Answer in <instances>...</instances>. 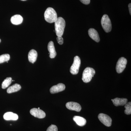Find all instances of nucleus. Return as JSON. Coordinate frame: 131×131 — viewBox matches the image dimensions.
Segmentation results:
<instances>
[{"mask_svg":"<svg viewBox=\"0 0 131 131\" xmlns=\"http://www.w3.org/2000/svg\"><path fill=\"white\" fill-rule=\"evenodd\" d=\"M65 86L64 84L62 83H59L56 85H54L50 89V92L51 94L57 93L64 91L65 90Z\"/></svg>","mask_w":131,"mask_h":131,"instance_id":"9d476101","label":"nucleus"},{"mask_svg":"<svg viewBox=\"0 0 131 131\" xmlns=\"http://www.w3.org/2000/svg\"><path fill=\"white\" fill-rule=\"evenodd\" d=\"M12 78L11 77L7 78L3 82L2 84V88L3 89H5L8 87L12 83Z\"/></svg>","mask_w":131,"mask_h":131,"instance_id":"6ab92c4d","label":"nucleus"},{"mask_svg":"<svg viewBox=\"0 0 131 131\" xmlns=\"http://www.w3.org/2000/svg\"><path fill=\"white\" fill-rule=\"evenodd\" d=\"M23 21V17L19 15H16L12 16L11 19L12 24L14 25H19L21 24Z\"/></svg>","mask_w":131,"mask_h":131,"instance_id":"dca6fc26","label":"nucleus"},{"mask_svg":"<svg viewBox=\"0 0 131 131\" xmlns=\"http://www.w3.org/2000/svg\"><path fill=\"white\" fill-rule=\"evenodd\" d=\"M46 131H58V127L55 125H51L47 128Z\"/></svg>","mask_w":131,"mask_h":131,"instance_id":"4be33fe9","label":"nucleus"},{"mask_svg":"<svg viewBox=\"0 0 131 131\" xmlns=\"http://www.w3.org/2000/svg\"><path fill=\"white\" fill-rule=\"evenodd\" d=\"M21 89V86L20 84H14L13 86L9 87L7 89V93H8L11 94L14 92H17L20 90Z\"/></svg>","mask_w":131,"mask_h":131,"instance_id":"a211bd4d","label":"nucleus"},{"mask_svg":"<svg viewBox=\"0 0 131 131\" xmlns=\"http://www.w3.org/2000/svg\"><path fill=\"white\" fill-rule=\"evenodd\" d=\"M95 74V71L93 68L87 67L83 71L82 80L84 83L89 82Z\"/></svg>","mask_w":131,"mask_h":131,"instance_id":"7ed1b4c3","label":"nucleus"},{"mask_svg":"<svg viewBox=\"0 0 131 131\" xmlns=\"http://www.w3.org/2000/svg\"><path fill=\"white\" fill-rule=\"evenodd\" d=\"M30 113L33 116L38 118H43L46 117V114L45 112L38 108H32L30 110Z\"/></svg>","mask_w":131,"mask_h":131,"instance_id":"6e6552de","label":"nucleus"},{"mask_svg":"<svg viewBox=\"0 0 131 131\" xmlns=\"http://www.w3.org/2000/svg\"><path fill=\"white\" fill-rule=\"evenodd\" d=\"M127 60L124 57L120 58L118 60L116 64V70L117 73H122L126 67Z\"/></svg>","mask_w":131,"mask_h":131,"instance_id":"423d86ee","label":"nucleus"},{"mask_svg":"<svg viewBox=\"0 0 131 131\" xmlns=\"http://www.w3.org/2000/svg\"><path fill=\"white\" fill-rule=\"evenodd\" d=\"M128 7H129V12H130V15H131V3H130V4H129V6H128Z\"/></svg>","mask_w":131,"mask_h":131,"instance_id":"393cba45","label":"nucleus"},{"mask_svg":"<svg viewBox=\"0 0 131 131\" xmlns=\"http://www.w3.org/2000/svg\"><path fill=\"white\" fill-rule=\"evenodd\" d=\"M73 120L78 126H83L86 124V120L83 117L80 116H75L73 117Z\"/></svg>","mask_w":131,"mask_h":131,"instance_id":"f3484780","label":"nucleus"},{"mask_svg":"<svg viewBox=\"0 0 131 131\" xmlns=\"http://www.w3.org/2000/svg\"><path fill=\"white\" fill-rule=\"evenodd\" d=\"M37 57L38 53L37 51L34 49H32L28 53V61L30 62L34 63L37 60Z\"/></svg>","mask_w":131,"mask_h":131,"instance_id":"2eb2a0df","label":"nucleus"},{"mask_svg":"<svg viewBox=\"0 0 131 131\" xmlns=\"http://www.w3.org/2000/svg\"><path fill=\"white\" fill-rule=\"evenodd\" d=\"M101 24L103 30L106 32H110L112 29V25L109 17L107 15H104L102 18Z\"/></svg>","mask_w":131,"mask_h":131,"instance_id":"20e7f679","label":"nucleus"},{"mask_svg":"<svg viewBox=\"0 0 131 131\" xmlns=\"http://www.w3.org/2000/svg\"><path fill=\"white\" fill-rule=\"evenodd\" d=\"M98 118L100 121L106 126L110 127L112 125V119L107 115L103 113L100 114Z\"/></svg>","mask_w":131,"mask_h":131,"instance_id":"0eeeda50","label":"nucleus"},{"mask_svg":"<svg viewBox=\"0 0 131 131\" xmlns=\"http://www.w3.org/2000/svg\"><path fill=\"white\" fill-rule=\"evenodd\" d=\"M21 1H26V0H21Z\"/></svg>","mask_w":131,"mask_h":131,"instance_id":"a878e982","label":"nucleus"},{"mask_svg":"<svg viewBox=\"0 0 131 131\" xmlns=\"http://www.w3.org/2000/svg\"><path fill=\"white\" fill-rule=\"evenodd\" d=\"M10 59V56L8 54H4L0 56V63L7 62Z\"/></svg>","mask_w":131,"mask_h":131,"instance_id":"aec40b11","label":"nucleus"},{"mask_svg":"<svg viewBox=\"0 0 131 131\" xmlns=\"http://www.w3.org/2000/svg\"><path fill=\"white\" fill-rule=\"evenodd\" d=\"M4 119L7 121H16L18 119V116L16 114L11 112L5 113L3 115Z\"/></svg>","mask_w":131,"mask_h":131,"instance_id":"ddd939ff","label":"nucleus"},{"mask_svg":"<svg viewBox=\"0 0 131 131\" xmlns=\"http://www.w3.org/2000/svg\"><path fill=\"white\" fill-rule=\"evenodd\" d=\"M80 1L82 3L86 5H89L90 2V0H80Z\"/></svg>","mask_w":131,"mask_h":131,"instance_id":"b1692460","label":"nucleus"},{"mask_svg":"<svg viewBox=\"0 0 131 131\" xmlns=\"http://www.w3.org/2000/svg\"><path fill=\"white\" fill-rule=\"evenodd\" d=\"M1 39H0V43H1Z\"/></svg>","mask_w":131,"mask_h":131,"instance_id":"bb28decb","label":"nucleus"},{"mask_svg":"<svg viewBox=\"0 0 131 131\" xmlns=\"http://www.w3.org/2000/svg\"><path fill=\"white\" fill-rule=\"evenodd\" d=\"M48 50L49 52L50 57L51 58H54L56 56V51L55 50L54 43L52 41H50L48 43Z\"/></svg>","mask_w":131,"mask_h":131,"instance_id":"f8f14e48","label":"nucleus"},{"mask_svg":"<svg viewBox=\"0 0 131 131\" xmlns=\"http://www.w3.org/2000/svg\"><path fill=\"white\" fill-rule=\"evenodd\" d=\"M66 106L69 110H74L77 112H80L82 109L81 106L80 104L74 102H68L66 103Z\"/></svg>","mask_w":131,"mask_h":131,"instance_id":"1a4fd4ad","label":"nucleus"},{"mask_svg":"<svg viewBox=\"0 0 131 131\" xmlns=\"http://www.w3.org/2000/svg\"><path fill=\"white\" fill-rule=\"evenodd\" d=\"M125 114L127 115H130L131 114V102H130L127 103L125 105Z\"/></svg>","mask_w":131,"mask_h":131,"instance_id":"412c9836","label":"nucleus"},{"mask_svg":"<svg viewBox=\"0 0 131 131\" xmlns=\"http://www.w3.org/2000/svg\"><path fill=\"white\" fill-rule=\"evenodd\" d=\"M57 40L58 43L59 45H62L63 43V38L62 37H57Z\"/></svg>","mask_w":131,"mask_h":131,"instance_id":"5701e85b","label":"nucleus"},{"mask_svg":"<svg viewBox=\"0 0 131 131\" xmlns=\"http://www.w3.org/2000/svg\"><path fill=\"white\" fill-rule=\"evenodd\" d=\"M81 61L80 58L78 56H76L74 58V62L70 69L71 73L73 75H76L79 72Z\"/></svg>","mask_w":131,"mask_h":131,"instance_id":"39448f33","label":"nucleus"},{"mask_svg":"<svg viewBox=\"0 0 131 131\" xmlns=\"http://www.w3.org/2000/svg\"><path fill=\"white\" fill-rule=\"evenodd\" d=\"M114 105L116 106H124L127 103V100L126 98H116L112 99Z\"/></svg>","mask_w":131,"mask_h":131,"instance_id":"4468645a","label":"nucleus"},{"mask_svg":"<svg viewBox=\"0 0 131 131\" xmlns=\"http://www.w3.org/2000/svg\"><path fill=\"white\" fill-rule=\"evenodd\" d=\"M89 35L90 38L95 42H100V38L98 32L94 28H90L88 31Z\"/></svg>","mask_w":131,"mask_h":131,"instance_id":"9b49d317","label":"nucleus"},{"mask_svg":"<svg viewBox=\"0 0 131 131\" xmlns=\"http://www.w3.org/2000/svg\"><path fill=\"white\" fill-rule=\"evenodd\" d=\"M46 21L49 23H55L58 18L56 12L51 7L47 8L44 13Z\"/></svg>","mask_w":131,"mask_h":131,"instance_id":"f03ea898","label":"nucleus"},{"mask_svg":"<svg viewBox=\"0 0 131 131\" xmlns=\"http://www.w3.org/2000/svg\"><path fill=\"white\" fill-rule=\"evenodd\" d=\"M66 26L65 20L62 17L58 18L55 22V32L57 37H62Z\"/></svg>","mask_w":131,"mask_h":131,"instance_id":"f257e3e1","label":"nucleus"}]
</instances>
